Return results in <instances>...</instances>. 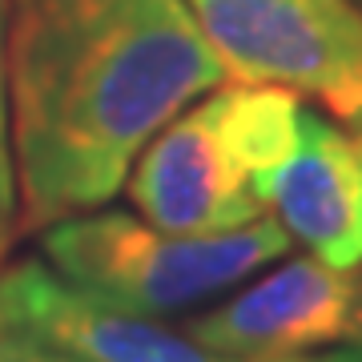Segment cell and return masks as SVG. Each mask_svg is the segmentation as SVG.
Listing matches in <instances>:
<instances>
[{
    "instance_id": "7a4b0ae2",
    "label": "cell",
    "mask_w": 362,
    "mask_h": 362,
    "mask_svg": "<svg viewBox=\"0 0 362 362\" xmlns=\"http://www.w3.org/2000/svg\"><path fill=\"white\" fill-rule=\"evenodd\" d=\"M40 246L65 282L137 314L165 318L242 286L250 274L282 258L290 238L274 218L230 233H169L145 218L89 209L52 221Z\"/></svg>"
},
{
    "instance_id": "277c9868",
    "label": "cell",
    "mask_w": 362,
    "mask_h": 362,
    "mask_svg": "<svg viewBox=\"0 0 362 362\" xmlns=\"http://www.w3.org/2000/svg\"><path fill=\"white\" fill-rule=\"evenodd\" d=\"M185 334L221 362L282 358L362 342V274L290 258L221 306L189 318Z\"/></svg>"
},
{
    "instance_id": "7c38bea8",
    "label": "cell",
    "mask_w": 362,
    "mask_h": 362,
    "mask_svg": "<svg viewBox=\"0 0 362 362\" xmlns=\"http://www.w3.org/2000/svg\"><path fill=\"white\" fill-rule=\"evenodd\" d=\"M354 141H358V149H362V125H358V133H354Z\"/></svg>"
},
{
    "instance_id": "4fadbf2b",
    "label": "cell",
    "mask_w": 362,
    "mask_h": 362,
    "mask_svg": "<svg viewBox=\"0 0 362 362\" xmlns=\"http://www.w3.org/2000/svg\"><path fill=\"white\" fill-rule=\"evenodd\" d=\"M354 4H362V0H354Z\"/></svg>"
},
{
    "instance_id": "ba28073f",
    "label": "cell",
    "mask_w": 362,
    "mask_h": 362,
    "mask_svg": "<svg viewBox=\"0 0 362 362\" xmlns=\"http://www.w3.org/2000/svg\"><path fill=\"white\" fill-rule=\"evenodd\" d=\"M206 109L221 145L230 149L238 169L254 181L262 206H266L270 177L298 145V125H302V109H306L302 97L282 85L233 81V85H218L209 93Z\"/></svg>"
},
{
    "instance_id": "8fae6325",
    "label": "cell",
    "mask_w": 362,
    "mask_h": 362,
    "mask_svg": "<svg viewBox=\"0 0 362 362\" xmlns=\"http://www.w3.org/2000/svg\"><path fill=\"white\" fill-rule=\"evenodd\" d=\"M246 362H362V342H350V346H326V350H306V354H282V358H246Z\"/></svg>"
},
{
    "instance_id": "52a82bcc",
    "label": "cell",
    "mask_w": 362,
    "mask_h": 362,
    "mask_svg": "<svg viewBox=\"0 0 362 362\" xmlns=\"http://www.w3.org/2000/svg\"><path fill=\"white\" fill-rule=\"evenodd\" d=\"M266 209L290 242L310 258L358 270L362 266V149L318 109H302L294 153L270 177Z\"/></svg>"
},
{
    "instance_id": "9c48e42d",
    "label": "cell",
    "mask_w": 362,
    "mask_h": 362,
    "mask_svg": "<svg viewBox=\"0 0 362 362\" xmlns=\"http://www.w3.org/2000/svg\"><path fill=\"white\" fill-rule=\"evenodd\" d=\"M21 230L13 137H8V0H0V258L8 254Z\"/></svg>"
},
{
    "instance_id": "3957f363",
    "label": "cell",
    "mask_w": 362,
    "mask_h": 362,
    "mask_svg": "<svg viewBox=\"0 0 362 362\" xmlns=\"http://www.w3.org/2000/svg\"><path fill=\"white\" fill-rule=\"evenodd\" d=\"M233 81L282 85L362 125V4L185 0Z\"/></svg>"
},
{
    "instance_id": "8992f818",
    "label": "cell",
    "mask_w": 362,
    "mask_h": 362,
    "mask_svg": "<svg viewBox=\"0 0 362 362\" xmlns=\"http://www.w3.org/2000/svg\"><path fill=\"white\" fill-rule=\"evenodd\" d=\"M0 326L89 362H221L185 330L65 282L52 266L21 262L0 274Z\"/></svg>"
},
{
    "instance_id": "6da1fadb",
    "label": "cell",
    "mask_w": 362,
    "mask_h": 362,
    "mask_svg": "<svg viewBox=\"0 0 362 362\" xmlns=\"http://www.w3.org/2000/svg\"><path fill=\"white\" fill-rule=\"evenodd\" d=\"M226 77L185 0H8L21 230L113 202L137 153Z\"/></svg>"
},
{
    "instance_id": "30bf717a",
    "label": "cell",
    "mask_w": 362,
    "mask_h": 362,
    "mask_svg": "<svg viewBox=\"0 0 362 362\" xmlns=\"http://www.w3.org/2000/svg\"><path fill=\"white\" fill-rule=\"evenodd\" d=\"M0 362H89V358L69 354L61 346H49V342H40L25 330L0 326Z\"/></svg>"
},
{
    "instance_id": "5b68a950",
    "label": "cell",
    "mask_w": 362,
    "mask_h": 362,
    "mask_svg": "<svg viewBox=\"0 0 362 362\" xmlns=\"http://www.w3.org/2000/svg\"><path fill=\"white\" fill-rule=\"evenodd\" d=\"M129 197L169 233H230L266 218L254 181L221 145L206 101L177 113L133 161Z\"/></svg>"
}]
</instances>
